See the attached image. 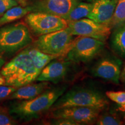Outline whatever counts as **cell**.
Returning a JSON list of instances; mask_svg holds the SVG:
<instances>
[{
	"instance_id": "obj_28",
	"label": "cell",
	"mask_w": 125,
	"mask_h": 125,
	"mask_svg": "<svg viewBox=\"0 0 125 125\" xmlns=\"http://www.w3.org/2000/svg\"><path fill=\"white\" fill-rule=\"evenodd\" d=\"M18 2L19 4L21 5L22 7H26L27 5V0H16Z\"/></svg>"
},
{
	"instance_id": "obj_4",
	"label": "cell",
	"mask_w": 125,
	"mask_h": 125,
	"mask_svg": "<svg viewBox=\"0 0 125 125\" xmlns=\"http://www.w3.org/2000/svg\"><path fill=\"white\" fill-rule=\"evenodd\" d=\"M33 38L28 26L23 22L5 24L0 27V53L12 55L24 49Z\"/></svg>"
},
{
	"instance_id": "obj_1",
	"label": "cell",
	"mask_w": 125,
	"mask_h": 125,
	"mask_svg": "<svg viewBox=\"0 0 125 125\" xmlns=\"http://www.w3.org/2000/svg\"><path fill=\"white\" fill-rule=\"evenodd\" d=\"M0 73L4 76L6 85L18 88L36 81L40 72L35 68L25 48L3 65Z\"/></svg>"
},
{
	"instance_id": "obj_20",
	"label": "cell",
	"mask_w": 125,
	"mask_h": 125,
	"mask_svg": "<svg viewBox=\"0 0 125 125\" xmlns=\"http://www.w3.org/2000/svg\"><path fill=\"white\" fill-rule=\"evenodd\" d=\"M98 125H121L123 124V121L116 114L106 112L100 114L96 122Z\"/></svg>"
},
{
	"instance_id": "obj_18",
	"label": "cell",
	"mask_w": 125,
	"mask_h": 125,
	"mask_svg": "<svg viewBox=\"0 0 125 125\" xmlns=\"http://www.w3.org/2000/svg\"><path fill=\"white\" fill-rule=\"evenodd\" d=\"M92 5L89 2H79L64 18L68 22L87 18L91 12Z\"/></svg>"
},
{
	"instance_id": "obj_16",
	"label": "cell",
	"mask_w": 125,
	"mask_h": 125,
	"mask_svg": "<svg viewBox=\"0 0 125 125\" xmlns=\"http://www.w3.org/2000/svg\"><path fill=\"white\" fill-rule=\"evenodd\" d=\"M30 12L28 6H15L8 9L0 18V27L22 18Z\"/></svg>"
},
{
	"instance_id": "obj_13",
	"label": "cell",
	"mask_w": 125,
	"mask_h": 125,
	"mask_svg": "<svg viewBox=\"0 0 125 125\" xmlns=\"http://www.w3.org/2000/svg\"><path fill=\"white\" fill-rule=\"evenodd\" d=\"M71 62L65 59L52 60L42 70L36 81L57 83L62 80L69 73Z\"/></svg>"
},
{
	"instance_id": "obj_5",
	"label": "cell",
	"mask_w": 125,
	"mask_h": 125,
	"mask_svg": "<svg viewBox=\"0 0 125 125\" xmlns=\"http://www.w3.org/2000/svg\"><path fill=\"white\" fill-rule=\"evenodd\" d=\"M74 36L65 28L40 36L31 45L44 53L60 57L66 54L73 44Z\"/></svg>"
},
{
	"instance_id": "obj_8",
	"label": "cell",
	"mask_w": 125,
	"mask_h": 125,
	"mask_svg": "<svg viewBox=\"0 0 125 125\" xmlns=\"http://www.w3.org/2000/svg\"><path fill=\"white\" fill-rule=\"evenodd\" d=\"M67 28L73 35L90 37L104 42L111 32L110 26L85 18L76 21H69Z\"/></svg>"
},
{
	"instance_id": "obj_24",
	"label": "cell",
	"mask_w": 125,
	"mask_h": 125,
	"mask_svg": "<svg viewBox=\"0 0 125 125\" xmlns=\"http://www.w3.org/2000/svg\"><path fill=\"white\" fill-rule=\"evenodd\" d=\"M17 89V87L6 85L0 86V101L4 100L8 98Z\"/></svg>"
},
{
	"instance_id": "obj_10",
	"label": "cell",
	"mask_w": 125,
	"mask_h": 125,
	"mask_svg": "<svg viewBox=\"0 0 125 125\" xmlns=\"http://www.w3.org/2000/svg\"><path fill=\"white\" fill-rule=\"evenodd\" d=\"M121 60L116 57L106 56L100 59L93 65L91 73L96 77L119 84L121 73Z\"/></svg>"
},
{
	"instance_id": "obj_6",
	"label": "cell",
	"mask_w": 125,
	"mask_h": 125,
	"mask_svg": "<svg viewBox=\"0 0 125 125\" xmlns=\"http://www.w3.org/2000/svg\"><path fill=\"white\" fill-rule=\"evenodd\" d=\"M25 21L35 35L40 36L64 29L68 21L58 16L41 12H31L26 15Z\"/></svg>"
},
{
	"instance_id": "obj_3",
	"label": "cell",
	"mask_w": 125,
	"mask_h": 125,
	"mask_svg": "<svg viewBox=\"0 0 125 125\" xmlns=\"http://www.w3.org/2000/svg\"><path fill=\"white\" fill-rule=\"evenodd\" d=\"M109 101L98 90L86 87H75L64 93L53 105L52 109L69 107H93L103 110L108 107Z\"/></svg>"
},
{
	"instance_id": "obj_9",
	"label": "cell",
	"mask_w": 125,
	"mask_h": 125,
	"mask_svg": "<svg viewBox=\"0 0 125 125\" xmlns=\"http://www.w3.org/2000/svg\"><path fill=\"white\" fill-rule=\"evenodd\" d=\"M102 111L93 107H69L52 109L50 114L53 119H67L77 125H90L96 122Z\"/></svg>"
},
{
	"instance_id": "obj_12",
	"label": "cell",
	"mask_w": 125,
	"mask_h": 125,
	"mask_svg": "<svg viewBox=\"0 0 125 125\" xmlns=\"http://www.w3.org/2000/svg\"><path fill=\"white\" fill-rule=\"evenodd\" d=\"M89 2L92 9L87 18L110 26L118 0H89Z\"/></svg>"
},
{
	"instance_id": "obj_17",
	"label": "cell",
	"mask_w": 125,
	"mask_h": 125,
	"mask_svg": "<svg viewBox=\"0 0 125 125\" xmlns=\"http://www.w3.org/2000/svg\"><path fill=\"white\" fill-rule=\"evenodd\" d=\"M111 42L114 51L121 57H125V24L115 29Z\"/></svg>"
},
{
	"instance_id": "obj_22",
	"label": "cell",
	"mask_w": 125,
	"mask_h": 125,
	"mask_svg": "<svg viewBox=\"0 0 125 125\" xmlns=\"http://www.w3.org/2000/svg\"><path fill=\"white\" fill-rule=\"evenodd\" d=\"M105 95L109 99L119 105L125 104V92L108 91L106 92Z\"/></svg>"
},
{
	"instance_id": "obj_25",
	"label": "cell",
	"mask_w": 125,
	"mask_h": 125,
	"mask_svg": "<svg viewBox=\"0 0 125 125\" xmlns=\"http://www.w3.org/2000/svg\"><path fill=\"white\" fill-rule=\"evenodd\" d=\"M51 124L58 125H77V124L75 122H74L73 121L64 118L53 119V120L51 122Z\"/></svg>"
},
{
	"instance_id": "obj_11",
	"label": "cell",
	"mask_w": 125,
	"mask_h": 125,
	"mask_svg": "<svg viewBox=\"0 0 125 125\" xmlns=\"http://www.w3.org/2000/svg\"><path fill=\"white\" fill-rule=\"evenodd\" d=\"M82 0H37L29 5L31 12H41L64 19Z\"/></svg>"
},
{
	"instance_id": "obj_30",
	"label": "cell",
	"mask_w": 125,
	"mask_h": 125,
	"mask_svg": "<svg viewBox=\"0 0 125 125\" xmlns=\"http://www.w3.org/2000/svg\"><path fill=\"white\" fill-rule=\"evenodd\" d=\"M5 85V80L4 76L0 73V86Z\"/></svg>"
},
{
	"instance_id": "obj_26",
	"label": "cell",
	"mask_w": 125,
	"mask_h": 125,
	"mask_svg": "<svg viewBox=\"0 0 125 125\" xmlns=\"http://www.w3.org/2000/svg\"><path fill=\"white\" fill-rule=\"evenodd\" d=\"M118 111L122 114L123 119H125V104L120 105L119 107H118Z\"/></svg>"
},
{
	"instance_id": "obj_2",
	"label": "cell",
	"mask_w": 125,
	"mask_h": 125,
	"mask_svg": "<svg viewBox=\"0 0 125 125\" xmlns=\"http://www.w3.org/2000/svg\"><path fill=\"white\" fill-rule=\"evenodd\" d=\"M66 89V86L48 89L33 98L13 103L10 108V113L24 121L38 118L49 110Z\"/></svg>"
},
{
	"instance_id": "obj_21",
	"label": "cell",
	"mask_w": 125,
	"mask_h": 125,
	"mask_svg": "<svg viewBox=\"0 0 125 125\" xmlns=\"http://www.w3.org/2000/svg\"><path fill=\"white\" fill-rule=\"evenodd\" d=\"M17 121L12 116L10 109L0 105V125H16Z\"/></svg>"
},
{
	"instance_id": "obj_7",
	"label": "cell",
	"mask_w": 125,
	"mask_h": 125,
	"mask_svg": "<svg viewBox=\"0 0 125 125\" xmlns=\"http://www.w3.org/2000/svg\"><path fill=\"white\" fill-rule=\"evenodd\" d=\"M104 42L87 37L74 41L65 54V60L71 62H85L93 60L102 51Z\"/></svg>"
},
{
	"instance_id": "obj_29",
	"label": "cell",
	"mask_w": 125,
	"mask_h": 125,
	"mask_svg": "<svg viewBox=\"0 0 125 125\" xmlns=\"http://www.w3.org/2000/svg\"><path fill=\"white\" fill-rule=\"evenodd\" d=\"M5 64V60L3 58L2 54L0 53V69L2 68V67Z\"/></svg>"
},
{
	"instance_id": "obj_23",
	"label": "cell",
	"mask_w": 125,
	"mask_h": 125,
	"mask_svg": "<svg viewBox=\"0 0 125 125\" xmlns=\"http://www.w3.org/2000/svg\"><path fill=\"white\" fill-rule=\"evenodd\" d=\"M19 4L16 0H0V16H2L11 8L19 5Z\"/></svg>"
},
{
	"instance_id": "obj_15",
	"label": "cell",
	"mask_w": 125,
	"mask_h": 125,
	"mask_svg": "<svg viewBox=\"0 0 125 125\" xmlns=\"http://www.w3.org/2000/svg\"><path fill=\"white\" fill-rule=\"evenodd\" d=\"M26 48L27 49L28 53L30 56L35 68L40 73L42 71V70L52 60L60 57L58 56L51 55V54L44 53L36 49L31 45H29Z\"/></svg>"
},
{
	"instance_id": "obj_14",
	"label": "cell",
	"mask_w": 125,
	"mask_h": 125,
	"mask_svg": "<svg viewBox=\"0 0 125 125\" xmlns=\"http://www.w3.org/2000/svg\"><path fill=\"white\" fill-rule=\"evenodd\" d=\"M49 82H40L37 83H29L19 87L13 92L8 99L27 100L37 97L49 89Z\"/></svg>"
},
{
	"instance_id": "obj_27",
	"label": "cell",
	"mask_w": 125,
	"mask_h": 125,
	"mask_svg": "<svg viewBox=\"0 0 125 125\" xmlns=\"http://www.w3.org/2000/svg\"><path fill=\"white\" fill-rule=\"evenodd\" d=\"M120 79L125 83V65L122 71H121V76H120Z\"/></svg>"
},
{
	"instance_id": "obj_19",
	"label": "cell",
	"mask_w": 125,
	"mask_h": 125,
	"mask_svg": "<svg viewBox=\"0 0 125 125\" xmlns=\"http://www.w3.org/2000/svg\"><path fill=\"white\" fill-rule=\"evenodd\" d=\"M125 24V0H118L110 24L111 28L121 27Z\"/></svg>"
}]
</instances>
